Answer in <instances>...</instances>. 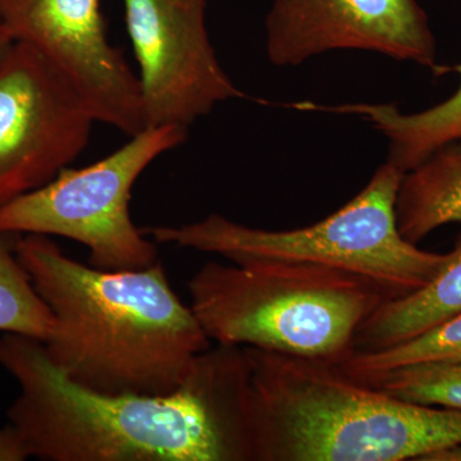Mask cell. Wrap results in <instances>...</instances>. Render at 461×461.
<instances>
[{
	"label": "cell",
	"instance_id": "1",
	"mask_svg": "<svg viewBox=\"0 0 461 461\" xmlns=\"http://www.w3.org/2000/svg\"><path fill=\"white\" fill-rule=\"evenodd\" d=\"M20 386L8 411L30 455L50 461H254L250 371L241 346L200 354L175 391L107 395L69 381L39 339L0 336Z\"/></svg>",
	"mask_w": 461,
	"mask_h": 461
},
{
	"label": "cell",
	"instance_id": "2",
	"mask_svg": "<svg viewBox=\"0 0 461 461\" xmlns=\"http://www.w3.org/2000/svg\"><path fill=\"white\" fill-rule=\"evenodd\" d=\"M16 257L54 317L45 353L78 386L107 395L169 393L212 348L160 260L104 271L66 256L44 235L18 240Z\"/></svg>",
	"mask_w": 461,
	"mask_h": 461
},
{
	"label": "cell",
	"instance_id": "3",
	"mask_svg": "<svg viewBox=\"0 0 461 461\" xmlns=\"http://www.w3.org/2000/svg\"><path fill=\"white\" fill-rule=\"evenodd\" d=\"M244 351L254 461H427L461 445V411L397 399L335 363Z\"/></svg>",
	"mask_w": 461,
	"mask_h": 461
},
{
	"label": "cell",
	"instance_id": "4",
	"mask_svg": "<svg viewBox=\"0 0 461 461\" xmlns=\"http://www.w3.org/2000/svg\"><path fill=\"white\" fill-rule=\"evenodd\" d=\"M189 294L215 345L335 364L355 353L357 330L390 299L353 273L288 262L208 263L191 278Z\"/></svg>",
	"mask_w": 461,
	"mask_h": 461
},
{
	"label": "cell",
	"instance_id": "5",
	"mask_svg": "<svg viewBox=\"0 0 461 461\" xmlns=\"http://www.w3.org/2000/svg\"><path fill=\"white\" fill-rule=\"evenodd\" d=\"M402 176L384 163L350 202L303 229H257L211 214L196 222L142 232L157 244L215 254L232 263H304L353 273L396 299L429 285L450 258V253L421 250L400 233L396 196Z\"/></svg>",
	"mask_w": 461,
	"mask_h": 461
},
{
	"label": "cell",
	"instance_id": "6",
	"mask_svg": "<svg viewBox=\"0 0 461 461\" xmlns=\"http://www.w3.org/2000/svg\"><path fill=\"white\" fill-rule=\"evenodd\" d=\"M187 129L150 126L83 168L62 169L39 189L0 208V233L59 236L89 250L90 266L133 271L157 262V242L130 214L133 186L158 158L186 141Z\"/></svg>",
	"mask_w": 461,
	"mask_h": 461
},
{
	"label": "cell",
	"instance_id": "7",
	"mask_svg": "<svg viewBox=\"0 0 461 461\" xmlns=\"http://www.w3.org/2000/svg\"><path fill=\"white\" fill-rule=\"evenodd\" d=\"M95 123L53 66L14 41L0 57V208L71 166Z\"/></svg>",
	"mask_w": 461,
	"mask_h": 461
},
{
	"label": "cell",
	"instance_id": "8",
	"mask_svg": "<svg viewBox=\"0 0 461 461\" xmlns=\"http://www.w3.org/2000/svg\"><path fill=\"white\" fill-rule=\"evenodd\" d=\"M145 123L189 129L221 103L247 98L221 66L206 0H123Z\"/></svg>",
	"mask_w": 461,
	"mask_h": 461
},
{
	"label": "cell",
	"instance_id": "9",
	"mask_svg": "<svg viewBox=\"0 0 461 461\" xmlns=\"http://www.w3.org/2000/svg\"><path fill=\"white\" fill-rule=\"evenodd\" d=\"M0 21L66 78L96 122L130 138L147 129L138 76L109 41L102 0H0Z\"/></svg>",
	"mask_w": 461,
	"mask_h": 461
},
{
	"label": "cell",
	"instance_id": "10",
	"mask_svg": "<svg viewBox=\"0 0 461 461\" xmlns=\"http://www.w3.org/2000/svg\"><path fill=\"white\" fill-rule=\"evenodd\" d=\"M266 48L277 67L357 50L437 68L435 35L417 0H275Z\"/></svg>",
	"mask_w": 461,
	"mask_h": 461
},
{
	"label": "cell",
	"instance_id": "11",
	"mask_svg": "<svg viewBox=\"0 0 461 461\" xmlns=\"http://www.w3.org/2000/svg\"><path fill=\"white\" fill-rule=\"evenodd\" d=\"M461 314V232L444 268L426 286L388 299L355 336V351L372 353L402 344Z\"/></svg>",
	"mask_w": 461,
	"mask_h": 461
},
{
	"label": "cell",
	"instance_id": "12",
	"mask_svg": "<svg viewBox=\"0 0 461 461\" xmlns=\"http://www.w3.org/2000/svg\"><path fill=\"white\" fill-rule=\"evenodd\" d=\"M396 221L402 238L415 245L445 224L461 222V139L403 173Z\"/></svg>",
	"mask_w": 461,
	"mask_h": 461
},
{
	"label": "cell",
	"instance_id": "13",
	"mask_svg": "<svg viewBox=\"0 0 461 461\" xmlns=\"http://www.w3.org/2000/svg\"><path fill=\"white\" fill-rule=\"evenodd\" d=\"M459 89L445 102L420 113H402L393 104H345L332 112L362 115L386 136L390 165L405 173L439 148L461 139V65Z\"/></svg>",
	"mask_w": 461,
	"mask_h": 461
},
{
	"label": "cell",
	"instance_id": "14",
	"mask_svg": "<svg viewBox=\"0 0 461 461\" xmlns=\"http://www.w3.org/2000/svg\"><path fill=\"white\" fill-rule=\"evenodd\" d=\"M430 362H461V314L393 348L372 353L355 351L338 366L350 377L359 379L399 366Z\"/></svg>",
	"mask_w": 461,
	"mask_h": 461
},
{
	"label": "cell",
	"instance_id": "15",
	"mask_svg": "<svg viewBox=\"0 0 461 461\" xmlns=\"http://www.w3.org/2000/svg\"><path fill=\"white\" fill-rule=\"evenodd\" d=\"M357 381L405 402L461 411V362L411 364Z\"/></svg>",
	"mask_w": 461,
	"mask_h": 461
},
{
	"label": "cell",
	"instance_id": "16",
	"mask_svg": "<svg viewBox=\"0 0 461 461\" xmlns=\"http://www.w3.org/2000/svg\"><path fill=\"white\" fill-rule=\"evenodd\" d=\"M53 327V314L26 269L0 241V332L45 341Z\"/></svg>",
	"mask_w": 461,
	"mask_h": 461
},
{
	"label": "cell",
	"instance_id": "17",
	"mask_svg": "<svg viewBox=\"0 0 461 461\" xmlns=\"http://www.w3.org/2000/svg\"><path fill=\"white\" fill-rule=\"evenodd\" d=\"M32 457L29 448L12 424L0 429V461H23Z\"/></svg>",
	"mask_w": 461,
	"mask_h": 461
},
{
	"label": "cell",
	"instance_id": "18",
	"mask_svg": "<svg viewBox=\"0 0 461 461\" xmlns=\"http://www.w3.org/2000/svg\"><path fill=\"white\" fill-rule=\"evenodd\" d=\"M427 461H461V445L456 447L447 448V450L439 451Z\"/></svg>",
	"mask_w": 461,
	"mask_h": 461
},
{
	"label": "cell",
	"instance_id": "19",
	"mask_svg": "<svg viewBox=\"0 0 461 461\" xmlns=\"http://www.w3.org/2000/svg\"><path fill=\"white\" fill-rule=\"evenodd\" d=\"M12 44H14V39L11 38L8 30L5 29V26L3 25L2 21H0V57L5 53V50H7Z\"/></svg>",
	"mask_w": 461,
	"mask_h": 461
}]
</instances>
